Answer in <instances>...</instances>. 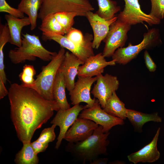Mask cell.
<instances>
[{
	"instance_id": "obj_1",
	"label": "cell",
	"mask_w": 164,
	"mask_h": 164,
	"mask_svg": "<svg viewBox=\"0 0 164 164\" xmlns=\"http://www.w3.org/2000/svg\"><path fill=\"white\" fill-rule=\"evenodd\" d=\"M11 120L23 143L30 142L34 132L60 108L54 100H47L33 89L14 83L8 94Z\"/></svg>"
},
{
	"instance_id": "obj_2",
	"label": "cell",
	"mask_w": 164,
	"mask_h": 164,
	"mask_svg": "<svg viewBox=\"0 0 164 164\" xmlns=\"http://www.w3.org/2000/svg\"><path fill=\"white\" fill-rule=\"evenodd\" d=\"M110 134L109 132L104 133L102 127L99 125L87 138L76 143L69 142L66 149L75 159L83 164L90 162L100 155L108 154L107 147L110 142L107 139Z\"/></svg>"
},
{
	"instance_id": "obj_3",
	"label": "cell",
	"mask_w": 164,
	"mask_h": 164,
	"mask_svg": "<svg viewBox=\"0 0 164 164\" xmlns=\"http://www.w3.org/2000/svg\"><path fill=\"white\" fill-rule=\"evenodd\" d=\"M21 46L9 50L8 56L14 64L26 60L34 61L37 57L45 61H51L57 53L49 51L42 44L39 36L26 33H22Z\"/></svg>"
},
{
	"instance_id": "obj_4",
	"label": "cell",
	"mask_w": 164,
	"mask_h": 164,
	"mask_svg": "<svg viewBox=\"0 0 164 164\" xmlns=\"http://www.w3.org/2000/svg\"><path fill=\"white\" fill-rule=\"evenodd\" d=\"M65 48L61 47L52 60L46 66L42 67L41 72L31 85H24L35 90L45 99L54 100L53 86L59 67L63 61L65 53Z\"/></svg>"
},
{
	"instance_id": "obj_5",
	"label": "cell",
	"mask_w": 164,
	"mask_h": 164,
	"mask_svg": "<svg viewBox=\"0 0 164 164\" xmlns=\"http://www.w3.org/2000/svg\"><path fill=\"white\" fill-rule=\"evenodd\" d=\"M94 10L88 0H42L38 18L42 20L49 14L66 12L76 13L85 16L87 13Z\"/></svg>"
},
{
	"instance_id": "obj_6",
	"label": "cell",
	"mask_w": 164,
	"mask_h": 164,
	"mask_svg": "<svg viewBox=\"0 0 164 164\" xmlns=\"http://www.w3.org/2000/svg\"><path fill=\"white\" fill-rule=\"evenodd\" d=\"M84 40L80 45L73 43L66 36L52 32L42 33V39L44 41L53 40L62 47L66 49L81 60L85 62L89 57L94 55L92 47L93 36L86 33L84 35Z\"/></svg>"
},
{
	"instance_id": "obj_7",
	"label": "cell",
	"mask_w": 164,
	"mask_h": 164,
	"mask_svg": "<svg viewBox=\"0 0 164 164\" xmlns=\"http://www.w3.org/2000/svg\"><path fill=\"white\" fill-rule=\"evenodd\" d=\"M159 32L157 29L152 28L144 33L142 41L139 44L133 45L130 43L126 47L118 49L112 55V60L116 63L125 65L135 58L143 50L153 46L157 42Z\"/></svg>"
},
{
	"instance_id": "obj_8",
	"label": "cell",
	"mask_w": 164,
	"mask_h": 164,
	"mask_svg": "<svg viewBox=\"0 0 164 164\" xmlns=\"http://www.w3.org/2000/svg\"><path fill=\"white\" fill-rule=\"evenodd\" d=\"M76 13L61 12L47 15L42 20L39 29L42 33L52 32L64 35L72 27Z\"/></svg>"
},
{
	"instance_id": "obj_9",
	"label": "cell",
	"mask_w": 164,
	"mask_h": 164,
	"mask_svg": "<svg viewBox=\"0 0 164 164\" xmlns=\"http://www.w3.org/2000/svg\"><path fill=\"white\" fill-rule=\"evenodd\" d=\"M131 26L117 19L109 27L103 41L105 43L102 54L105 57L112 56L118 48L123 47L127 39V33Z\"/></svg>"
},
{
	"instance_id": "obj_10",
	"label": "cell",
	"mask_w": 164,
	"mask_h": 164,
	"mask_svg": "<svg viewBox=\"0 0 164 164\" xmlns=\"http://www.w3.org/2000/svg\"><path fill=\"white\" fill-rule=\"evenodd\" d=\"M124 0L125 7L118 15L117 19L131 26L144 22L150 26L160 23V20L142 10L138 0Z\"/></svg>"
},
{
	"instance_id": "obj_11",
	"label": "cell",
	"mask_w": 164,
	"mask_h": 164,
	"mask_svg": "<svg viewBox=\"0 0 164 164\" xmlns=\"http://www.w3.org/2000/svg\"><path fill=\"white\" fill-rule=\"evenodd\" d=\"M101 108L98 100L97 99L93 106L84 109L78 117L90 119L101 126L104 133L109 132L113 127L116 125L124 124V120L111 115Z\"/></svg>"
},
{
	"instance_id": "obj_12",
	"label": "cell",
	"mask_w": 164,
	"mask_h": 164,
	"mask_svg": "<svg viewBox=\"0 0 164 164\" xmlns=\"http://www.w3.org/2000/svg\"><path fill=\"white\" fill-rule=\"evenodd\" d=\"M78 78L73 89L69 92L71 104L74 105L83 102L87 104L84 106V108L91 107L94 104L96 99L95 97L91 98L90 91L92 84L97 81V76H78Z\"/></svg>"
},
{
	"instance_id": "obj_13",
	"label": "cell",
	"mask_w": 164,
	"mask_h": 164,
	"mask_svg": "<svg viewBox=\"0 0 164 164\" xmlns=\"http://www.w3.org/2000/svg\"><path fill=\"white\" fill-rule=\"evenodd\" d=\"M84 108V106L77 104L68 109H60L57 111L55 117L51 121V124L58 126L60 129L55 148L59 149L67 132Z\"/></svg>"
},
{
	"instance_id": "obj_14",
	"label": "cell",
	"mask_w": 164,
	"mask_h": 164,
	"mask_svg": "<svg viewBox=\"0 0 164 164\" xmlns=\"http://www.w3.org/2000/svg\"><path fill=\"white\" fill-rule=\"evenodd\" d=\"M97 76L96 83L91 93L98 100L101 107L103 108L113 93L118 89L119 82L117 77L108 73L104 76L101 74Z\"/></svg>"
},
{
	"instance_id": "obj_15",
	"label": "cell",
	"mask_w": 164,
	"mask_h": 164,
	"mask_svg": "<svg viewBox=\"0 0 164 164\" xmlns=\"http://www.w3.org/2000/svg\"><path fill=\"white\" fill-rule=\"evenodd\" d=\"M98 126L90 119L78 117L68 130L63 139L70 143L83 141L90 137Z\"/></svg>"
},
{
	"instance_id": "obj_16",
	"label": "cell",
	"mask_w": 164,
	"mask_h": 164,
	"mask_svg": "<svg viewBox=\"0 0 164 164\" xmlns=\"http://www.w3.org/2000/svg\"><path fill=\"white\" fill-rule=\"evenodd\" d=\"M84 63L72 53L68 51L65 52L59 70L63 75L66 88L69 92L74 87L75 79L77 75L80 65Z\"/></svg>"
},
{
	"instance_id": "obj_17",
	"label": "cell",
	"mask_w": 164,
	"mask_h": 164,
	"mask_svg": "<svg viewBox=\"0 0 164 164\" xmlns=\"http://www.w3.org/2000/svg\"><path fill=\"white\" fill-rule=\"evenodd\" d=\"M86 17L92 29L94 38L92 41L93 49H98L101 42L106 36L111 25L117 19L115 16L109 20H106L92 11L87 12Z\"/></svg>"
},
{
	"instance_id": "obj_18",
	"label": "cell",
	"mask_w": 164,
	"mask_h": 164,
	"mask_svg": "<svg viewBox=\"0 0 164 164\" xmlns=\"http://www.w3.org/2000/svg\"><path fill=\"white\" fill-rule=\"evenodd\" d=\"M105 58L102 53L89 57L83 64L79 67L78 76H97L103 73L104 68L107 66L115 65L114 60L107 61Z\"/></svg>"
},
{
	"instance_id": "obj_19",
	"label": "cell",
	"mask_w": 164,
	"mask_h": 164,
	"mask_svg": "<svg viewBox=\"0 0 164 164\" xmlns=\"http://www.w3.org/2000/svg\"><path fill=\"white\" fill-rule=\"evenodd\" d=\"M160 131L158 129L152 140L149 144L138 151L131 153L127 156L129 161L134 164L142 162L152 163L159 158L160 154L157 147V143Z\"/></svg>"
},
{
	"instance_id": "obj_20",
	"label": "cell",
	"mask_w": 164,
	"mask_h": 164,
	"mask_svg": "<svg viewBox=\"0 0 164 164\" xmlns=\"http://www.w3.org/2000/svg\"><path fill=\"white\" fill-rule=\"evenodd\" d=\"M5 18L7 21L10 35L9 43L19 47L21 46V31L22 28L31 25L28 17L19 18L9 14H5Z\"/></svg>"
},
{
	"instance_id": "obj_21",
	"label": "cell",
	"mask_w": 164,
	"mask_h": 164,
	"mask_svg": "<svg viewBox=\"0 0 164 164\" xmlns=\"http://www.w3.org/2000/svg\"><path fill=\"white\" fill-rule=\"evenodd\" d=\"M127 118L133 126L135 131L140 133L142 132V127L146 123L162 121V118L157 112L148 114L131 109H127Z\"/></svg>"
},
{
	"instance_id": "obj_22",
	"label": "cell",
	"mask_w": 164,
	"mask_h": 164,
	"mask_svg": "<svg viewBox=\"0 0 164 164\" xmlns=\"http://www.w3.org/2000/svg\"><path fill=\"white\" fill-rule=\"evenodd\" d=\"M66 88L63 75L58 69L53 86V93L54 100L58 104L60 109L62 110L67 109L70 108L66 98Z\"/></svg>"
},
{
	"instance_id": "obj_23",
	"label": "cell",
	"mask_w": 164,
	"mask_h": 164,
	"mask_svg": "<svg viewBox=\"0 0 164 164\" xmlns=\"http://www.w3.org/2000/svg\"><path fill=\"white\" fill-rule=\"evenodd\" d=\"M42 3V0H21L17 9L26 14L31 22L30 29L32 31L36 26L37 19L38 18V11Z\"/></svg>"
},
{
	"instance_id": "obj_24",
	"label": "cell",
	"mask_w": 164,
	"mask_h": 164,
	"mask_svg": "<svg viewBox=\"0 0 164 164\" xmlns=\"http://www.w3.org/2000/svg\"><path fill=\"white\" fill-rule=\"evenodd\" d=\"M103 109L107 113L113 116L123 120L127 118V110L124 104L114 91L112 96L107 100Z\"/></svg>"
},
{
	"instance_id": "obj_25",
	"label": "cell",
	"mask_w": 164,
	"mask_h": 164,
	"mask_svg": "<svg viewBox=\"0 0 164 164\" xmlns=\"http://www.w3.org/2000/svg\"><path fill=\"white\" fill-rule=\"evenodd\" d=\"M98 9L95 12L99 16L106 20H109L115 16V14L121 10L116 1L111 0H97Z\"/></svg>"
},
{
	"instance_id": "obj_26",
	"label": "cell",
	"mask_w": 164,
	"mask_h": 164,
	"mask_svg": "<svg viewBox=\"0 0 164 164\" xmlns=\"http://www.w3.org/2000/svg\"><path fill=\"white\" fill-rule=\"evenodd\" d=\"M21 149L16 154L14 161L17 164H37L39 159L31 145V142L23 143Z\"/></svg>"
},
{
	"instance_id": "obj_27",
	"label": "cell",
	"mask_w": 164,
	"mask_h": 164,
	"mask_svg": "<svg viewBox=\"0 0 164 164\" xmlns=\"http://www.w3.org/2000/svg\"><path fill=\"white\" fill-rule=\"evenodd\" d=\"M10 32L7 23L0 24V79L5 84L7 80L5 71L3 49L5 44L9 43Z\"/></svg>"
},
{
	"instance_id": "obj_28",
	"label": "cell",
	"mask_w": 164,
	"mask_h": 164,
	"mask_svg": "<svg viewBox=\"0 0 164 164\" xmlns=\"http://www.w3.org/2000/svg\"><path fill=\"white\" fill-rule=\"evenodd\" d=\"M36 71L33 66L26 64L23 67L22 71L19 75V77L22 85H29L32 84L35 80L33 77Z\"/></svg>"
},
{
	"instance_id": "obj_29",
	"label": "cell",
	"mask_w": 164,
	"mask_h": 164,
	"mask_svg": "<svg viewBox=\"0 0 164 164\" xmlns=\"http://www.w3.org/2000/svg\"><path fill=\"white\" fill-rule=\"evenodd\" d=\"M151 9L149 14L161 20L164 17V0H150Z\"/></svg>"
},
{
	"instance_id": "obj_30",
	"label": "cell",
	"mask_w": 164,
	"mask_h": 164,
	"mask_svg": "<svg viewBox=\"0 0 164 164\" xmlns=\"http://www.w3.org/2000/svg\"><path fill=\"white\" fill-rule=\"evenodd\" d=\"M56 126L55 125L53 124L51 127L44 128L36 140L46 144H49V142L53 141L56 136L54 129Z\"/></svg>"
},
{
	"instance_id": "obj_31",
	"label": "cell",
	"mask_w": 164,
	"mask_h": 164,
	"mask_svg": "<svg viewBox=\"0 0 164 164\" xmlns=\"http://www.w3.org/2000/svg\"><path fill=\"white\" fill-rule=\"evenodd\" d=\"M0 12L7 13L17 18H22L25 17L23 13L18 9L12 7L5 0H0Z\"/></svg>"
},
{
	"instance_id": "obj_32",
	"label": "cell",
	"mask_w": 164,
	"mask_h": 164,
	"mask_svg": "<svg viewBox=\"0 0 164 164\" xmlns=\"http://www.w3.org/2000/svg\"><path fill=\"white\" fill-rule=\"evenodd\" d=\"M67 38L74 43L80 45L84 40V36L79 30L72 27L65 35Z\"/></svg>"
},
{
	"instance_id": "obj_33",
	"label": "cell",
	"mask_w": 164,
	"mask_h": 164,
	"mask_svg": "<svg viewBox=\"0 0 164 164\" xmlns=\"http://www.w3.org/2000/svg\"><path fill=\"white\" fill-rule=\"evenodd\" d=\"M144 57L146 66L149 71L151 72H154L156 68V65L146 50L144 53Z\"/></svg>"
},
{
	"instance_id": "obj_34",
	"label": "cell",
	"mask_w": 164,
	"mask_h": 164,
	"mask_svg": "<svg viewBox=\"0 0 164 164\" xmlns=\"http://www.w3.org/2000/svg\"><path fill=\"white\" fill-rule=\"evenodd\" d=\"M31 145L34 151L37 154L44 151L48 146V144L43 143L36 140L31 142Z\"/></svg>"
},
{
	"instance_id": "obj_35",
	"label": "cell",
	"mask_w": 164,
	"mask_h": 164,
	"mask_svg": "<svg viewBox=\"0 0 164 164\" xmlns=\"http://www.w3.org/2000/svg\"><path fill=\"white\" fill-rule=\"evenodd\" d=\"M5 84L0 79V99L3 98L8 95L9 91L7 90Z\"/></svg>"
},
{
	"instance_id": "obj_36",
	"label": "cell",
	"mask_w": 164,
	"mask_h": 164,
	"mask_svg": "<svg viewBox=\"0 0 164 164\" xmlns=\"http://www.w3.org/2000/svg\"><path fill=\"white\" fill-rule=\"evenodd\" d=\"M108 159L107 158H98L90 162V164H107Z\"/></svg>"
},
{
	"instance_id": "obj_37",
	"label": "cell",
	"mask_w": 164,
	"mask_h": 164,
	"mask_svg": "<svg viewBox=\"0 0 164 164\" xmlns=\"http://www.w3.org/2000/svg\"><path fill=\"white\" fill-rule=\"evenodd\" d=\"M124 162L117 160L110 162L109 163L111 164H122L125 163H124Z\"/></svg>"
}]
</instances>
